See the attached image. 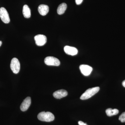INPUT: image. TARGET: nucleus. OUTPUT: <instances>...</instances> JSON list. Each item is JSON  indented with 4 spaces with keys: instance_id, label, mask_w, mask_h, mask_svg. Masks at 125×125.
Here are the masks:
<instances>
[{
    "instance_id": "f257e3e1",
    "label": "nucleus",
    "mask_w": 125,
    "mask_h": 125,
    "mask_svg": "<svg viewBox=\"0 0 125 125\" xmlns=\"http://www.w3.org/2000/svg\"><path fill=\"white\" fill-rule=\"evenodd\" d=\"M38 118L39 120L42 121L50 122L54 120L55 117L54 115L50 112H42L38 114Z\"/></svg>"
},
{
    "instance_id": "f03ea898",
    "label": "nucleus",
    "mask_w": 125,
    "mask_h": 125,
    "mask_svg": "<svg viewBox=\"0 0 125 125\" xmlns=\"http://www.w3.org/2000/svg\"><path fill=\"white\" fill-rule=\"evenodd\" d=\"M100 89L99 87H97L88 89L80 97L81 100H86L89 99L97 93Z\"/></svg>"
},
{
    "instance_id": "7ed1b4c3",
    "label": "nucleus",
    "mask_w": 125,
    "mask_h": 125,
    "mask_svg": "<svg viewBox=\"0 0 125 125\" xmlns=\"http://www.w3.org/2000/svg\"><path fill=\"white\" fill-rule=\"evenodd\" d=\"M10 69L14 73H19L20 69L19 61L16 58H14L11 60L10 64Z\"/></svg>"
},
{
    "instance_id": "20e7f679",
    "label": "nucleus",
    "mask_w": 125,
    "mask_h": 125,
    "mask_svg": "<svg viewBox=\"0 0 125 125\" xmlns=\"http://www.w3.org/2000/svg\"><path fill=\"white\" fill-rule=\"evenodd\" d=\"M44 62L46 64L49 66H58L60 64V61L57 58L52 56H48L45 58Z\"/></svg>"
},
{
    "instance_id": "39448f33",
    "label": "nucleus",
    "mask_w": 125,
    "mask_h": 125,
    "mask_svg": "<svg viewBox=\"0 0 125 125\" xmlns=\"http://www.w3.org/2000/svg\"><path fill=\"white\" fill-rule=\"evenodd\" d=\"M0 18L2 22L5 23H8L10 22V20L9 13L4 7H1L0 9Z\"/></svg>"
},
{
    "instance_id": "423d86ee",
    "label": "nucleus",
    "mask_w": 125,
    "mask_h": 125,
    "mask_svg": "<svg viewBox=\"0 0 125 125\" xmlns=\"http://www.w3.org/2000/svg\"><path fill=\"white\" fill-rule=\"evenodd\" d=\"M36 45L39 46H43L47 42L46 36L42 34H38L34 37Z\"/></svg>"
},
{
    "instance_id": "0eeeda50",
    "label": "nucleus",
    "mask_w": 125,
    "mask_h": 125,
    "mask_svg": "<svg viewBox=\"0 0 125 125\" xmlns=\"http://www.w3.org/2000/svg\"><path fill=\"white\" fill-rule=\"evenodd\" d=\"M79 68L81 73L84 76H88L93 71L92 67L88 65H81Z\"/></svg>"
},
{
    "instance_id": "6e6552de",
    "label": "nucleus",
    "mask_w": 125,
    "mask_h": 125,
    "mask_svg": "<svg viewBox=\"0 0 125 125\" xmlns=\"http://www.w3.org/2000/svg\"><path fill=\"white\" fill-rule=\"evenodd\" d=\"M31 104V98L29 97H27L21 104L20 106L21 110L23 112L27 111L29 108Z\"/></svg>"
},
{
    "instance_id": "1a4fd4ad",
    "label": "nucleus",
    "mask_w": 125,
    "mask_h": 125,
    "mask_svg": "<svg viewBox=\"0 0 125 125\" xmlns=\"http://www.w3.org/2000/svg\"><path fill=\"white\" fill-rule=\"evenodd\" d=\"M64 51L67 55L74 56L78 54V49L74 47L66 46L64 47Z\"/></svg>"
},
{
    "instance_id": "9d476101",
    "label": "nucleus",
    "mask_w": 125,
    "mask_h": 125,
    "mask_svg": "<svg viewBox=\"0 0 125 125\" xmlns=\"http://www.w3.org/2000/svg\"><path fill=\"white\" fill-rule=\"evenodd\" d=\"M67 94L68 93L66 90L61 89L54 92L53 94V96L55 98L60 99L67 96Z\"/></svg>"
},
{
    "instance_id": "9b49d317",
    "label": "nucleus",
    "mask_w": 125,
    "mask_h": 125,
    "mask_svg": "<svg viewBox=\"0 0 125 125\" xmlns=\"http://www.w3.org/2000/svg\"><path fill=\"white\" fill-rule=\"evenodd\" d=\"M38 10L40 15L45 16L49 12V7L47 5H40L38 7Z\"/></svg>"
},
{
    "instance_id": "f8f14e48",
    "label": "nucleus",
    "mask_w": 125,
    "mask_h": 125,
    "mask_svg": "<svg viewBox=\"0 0 125 125\" xmlns=\"http://www.w3.org/2000/svg\"><path fill=\"white\" fill-rule=\"evenodd\" d=\"M23 14L24 18L28 19L31 17V10L27 5H25L23 7Z\"/></svg>"
},
{
    "instance_id": "ddd939ff",
    "label": "nucleus",
    "mask_w": 125,
    "mask_h": 125,
    "mask_svg": "<svg viewBox=\"0 0 125 125\" xmlns=\"http://www.w3.org/2000/svg\"><path fill=\"white\" fill-rule=\"evenodd\" d=\"M67 6L65 3H62L58 6L57 9V13L59 15L64 14L67 9Z\"/></svg>"
},
{
    "instance_id": "4468645a",
    "label": "nucleus",
    "mask_w": 125,
    "mask_h": 125,
    "mask_svg": "<svg viewBox=\"0 0 125 125\" xmlns=\"http://www.w3.org/2000/svg\"><path fill=\"white\" fill-rule=\"evenodd\" d=\"M106 113L108 116H111L118 114L119 111L117 109H112L109 108L106 110Z\"/></svg>"
},
{
    "instance_id": "2eb2a0df",
    "label": "nucleus",
    "mask_w": 125,
    "mask_h": 125,
    "mask_svg": "<svg viewBox=\"0 0 125 125\" xmlns=\"http://www.w3.org/2000/svg\"><path fill=\"white\" fill-rule=\"evenodd\" d=\"M119 120L122 123L125 122V112L123 113L119 116Z\"/></svg>"
},
{
    "instance_id": "dca6fc26",
    "label": "nucleus",
    "mask_w": 125,
    "mask_h": 125,
    "mask_svg": "<svg viewBox=\"0 0 125 125\" xmlns=\"http://www.w3.org/2000/svg\"><path fill=\"white\" fill-rule=\"evenodd\" d=\"M75 0L76 4L79 5L81 4L82 3L83 0Z\"/></svg>"
},
{
    "instance_id": "f3484780",
    "label": "nucleus",
    "mask_w": 125,
    "mask_h": 125,
    "mask_svg": "<svg viewBox=\"0 0 125 125\" xmlns=\"http://www.w3.org/2000/svg\"><path fill=\"white\" fill-rule=\"evenodd\" d=\"M78 124H79V125H88L86 123H84L83 122L81 121H79L78 122Z\"/></svg>"
},
{
    "instance_id": "a211bd4d",
    "label": "nucleus",
    "mask_w": 125,
    "mask_h": 125,
    "mask_svg": "<svg viewBox=\"0 0 125 125\" xmlns=\"http://www.w3.org/2000/svg\"><path fill=\"white\" fill-rule=\"evenodd\" d=\"M122 85L123 87H125V80H124L122 83Z\"/></svg>"
},
{
    "instance_id": "6ab92c4d",
    "label": "nucleus",
    "mask_w": 125,
    "mask_h": 125,
    "mask_svg": "<svg viewBox=\"0 0 125 125\" xmlns=\"http://www.w3.org/2000/svg\"><path fill=\"white\" fill-rule=\"evenodd\" d=\"M2 42L1 41H0V47L1 46V45H2Z\"/></svg>"
}]
</instances>
